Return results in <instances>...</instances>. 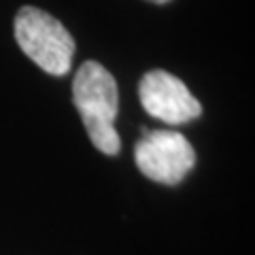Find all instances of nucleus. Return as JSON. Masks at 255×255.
<instances>
[{
    "label": "nucleus",
    "mask_w": 255,
    "mask_h": 255,
    "mask_svg": "<svg viewBox=\"0 0 255 255\" xmlns=\"http://www.w3.org/2000/svg\"><path fill=\"white\" fill-rule=\"evenodd\" d=\"M134 159L147 179L164 185H177L194 168L196 151L179 132L149 130L134 147Z\"/></svg>",
    "instance_id": "nucleus-3"
},
{
    "label": "nucleus",
    "mask_w": 255,
    "mask_h": 255,
    "mask_svg": "<svg viewBox=\"0 0 255 255\" xmlns=\"http://www.w3.org/2000/svg\"><path fill=\"white\" fill-rule=\"evenodd\" d=\"M73 102L92 145L105 155H117L122 140L115 130L119 94L113 75L98 62H83L73 81Z\"/></svg>",
    "instance_id": "nucleus-1"
},
{
    "label": "nucleus",
    "mask_w": 255,
    "mask_h": 255,
    "mask_svg": "<svg viewBox=\"0 0 255 255\" xmlns=\"http://www.w3.org/2000/svg\"><path fill=\"white\" fill-rule=\"evenodd\" d=\"M149 2H155V4H166V2H170V0H149Z\"/></svg>",
    "instance_id": "nucleus-5"
},
{
    "label": "nucleus",
    "mask_w": 255,
    "mask_h": 255,
    "mask_svg": "<svg viewBox=\"0 0 255 255\" xmlns=\"http://www.w3.org/2000/svg\"><path fill=\"white\" fill-rule=\"evenodd\" d=\"M15 41L38 68L53 77L66 75L73 66L75 38L47 11L21 6L15 15Z\"/></svg>",
    "instance_id": "nucleus-2"
},
{
    "label": "nucleus",
    "mask_w": 255,
    "mask_h": 255,
    "mask_svg": "<svg viewBox=\"0 0 255 255\" xmlns=\"http://www.w3.org/2000/svg\"><path fill=\"white\" fill-rule=\"evenodd\" d=\"M140 105L151 117L170 126H181L200 117L202 107L187 85L166 70H149L138 85Z\"/></svg>",
    "instance_id": "nucleus-4"
}]
</instances>
